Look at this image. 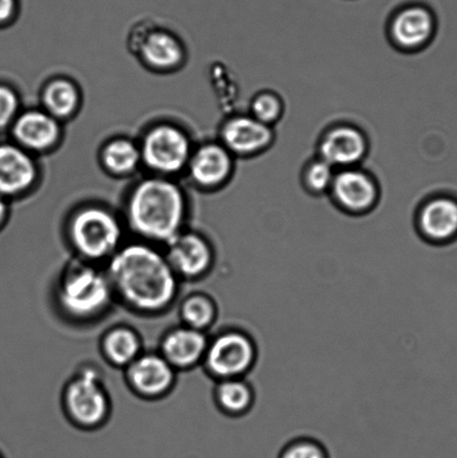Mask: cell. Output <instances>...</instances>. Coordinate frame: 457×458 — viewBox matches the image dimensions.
Instances as JSON below:
<instances>
[{"label": "cell", "instance_id": "8fae6325", "mask_svg": "<svg viewBox=\"0 0 457 458\" xmlns=\"http://www.w3.org/2000/svg\"><path fill=\"white\" fill-rule=\"evenodd\" d=\"M275 141V128L259 123L249 112L233 115L222 125V145L239 158L261 156L270 149Z\"/></svg>", "mask_w": 457, "mask_h": 458}, {"label": "cell", "instance_id": "9c48e42d", "mask_svg": "<svg viewBox=\"0 0 457 458\" xmlns=\"http://www.w3.org/2000/svg\"><path fill=\"white\" fill-rule=\"evenodd\" d=\"M140 152L148 167L155 172L173 174L190 161V143L181 130L163 124L148 132Z\"/></svg>", "mask_w": 457, "mask_h": 458}, {"label": "cell", "instance_id": "4316f807", "mask_svg": "<svg viewBox=\"0 0 457 458\" xmlns=\"http://www.w3.org/2000/svg\"><path fill=\"white\" fill-rule=\"evenodd\" d=\"M279 458H330L328 451L317 439H293L282 448Z\"/></svg>", "mask_w": 457, "mask_h": 458}, {"label": "cell", "instance_id": "7c38bea8", "mask_svg": "<svg viewBox=\"0 0 457 458\" xmlns=\"http://www.w3.org/2000/svg\"><path fill=\"white\" fill-rule=\"evenodd\" d=\"M165 256L178 277L197 280L214 263V250L206 238L196 233H181L167 244Z\"/></svg>", "mask_w": 457, "mask_h": 458}, {"label": "cell", "instance_id": "7402d4cb", "mask_svg": "<svg viewBox=\"0 0 457 458\" xmlns=\"http://www.w3.org/2000/svg\"><path fill=\"white\" fill-rule=\"evenodd\" d=\"M43 102L47 114L54 118H67L78 106V89L67 80H55L45 89Z\"/></svg>", "mask_w": 457, "mask_h": 458}, {"label": "cell", "instance_id": "9a60e30c", "mask_svg": "<svg viewBox=\"0 0 457 458\" xmlns=\"http://www.w3.org/2000/svg\"><path fill=\"white\" fill-rule=\"evenodd\" d=\"M234 158L221 142L206 143L190 157L191 177L199 186L208 190L222 187L234 172Z\"/></svg>", "mask_w": 457, "mask_h": 458}, {"label": "cell", "instance_id": "e0dca14e", "mask_svg": "<svg viewBox=\"0 0 457 458\" xmlns=\"http://www.w3.org/2000/svg\"><path fill=\"white\" fill-rule=\"evenodd\" d=\"M36 167L24 148L0 142V196H16L35 182Z\"/></svg>", "mask_w": 457, "mask_h": 458}, {"label": "cell", "instance_id": "277c9868", "mask_svg": "<svg viewBox=\"0 0 457 458\" xmlns=\"http://www.w3.org/2000/svg\"><path fill=\"white\" fill-rule=\"evenodd\" d=\"M70 240L80 259L97 264L109 260L123 246V228L114 215L107 210L84 208L72 218Z\"/></svg>", "mask_w": 457, "mask_h": 458}, {"label": "cell", "instance_id": "4dcf8cb0", "mask_svg": "<svg viewBox=\"0 0 457 458\" xmlns=\"http://www.w3.org/2000/svg\"><path fill=\"white\" fill-rule=\"evenodd\" d=\"M0 458H4V457L2 456V454H0Z\"/></svg>", "mask_w": 457, "mask_h": 458}, {"label": "cell", "instance_id": "ac0fdd59", "mask_svg": "<svg viewBox=\"0 0 457 458\" xmlns=\"http://www.w3.org/2000/svg\"><path fill=\"white\" fill-rule=\"evenodd\" d=\"M13 136L21 148L42 151L56 142L60 127L57 120L47 112L29 111L13 121Z\"/></svg>", "mask_w": 457, "mask_h": 458}, {"label": "cell", "instance_id": "4fadbf2b", "mask_svg": "<svg viewBox=\"0 0 457 458\" xmlns=\"http://www.w3.org/2000/svg\"><path fill=\"white\" fill-rule=\"evenodd\" d=\"M416 227L424 241L434 245L457 240V199L441 195L425 200L416 215Z\"/></svg>", "mask_w": 457, "mask_h": 458}, {"label": "cell", "instance_id": "d4e9b609", "mask_svg": "<svg viewBox=\"0 0 457 458\" xmlns=\"http://www.w3.org/2000/svg\"><path fill=\"white\" fill-rule=\"evenodd\" d=\"M284 98L272 89H262L250 98L249 114L268 127L275 128L284 118Z\"/></svg>", "mask_w": 457, "mask_h": 458}, {"label": "cell", "instance_id": "f1b7e54d", "mask_svg": "<svg viewBox=\"0 0 457 458\" xmlns=\"http://www.w3.org/2000/svg\"><path fill=\"white\" fill-rule=\"evenodd\" d=\"M16 11V0H0V25L12 20Z\"/></svg>", "mask_w": 457, "mask_h": 458}, {"label": "cell", "instance_id": "ba28073f", "mask_svg": "<svg viewBox=\"0 0 457 458\" xmlns=\"http://www.w3.org/2000/svg\"><path fill=\"white\" fill-rule=\"evenodd\" d=\"M369 139L356 124L339 123L330 125L317 141V157L335 170L360 167L369 154Z\"/></svg>", "mask_w": 457, "mask_h": 458}, {"label": "cell", "instance_id": "83f0119b", "mask_svg": "<svg viewBox=\"0 0 457 458\" xmlns=\"http://www.w3.org/2000/svg\"><path fill=\"white\" fill-rule=\"evenodd\" d=\"M20 107L17 94L6 84H0V131L16 120Z\"/></svg>", "mask_w": 457, "mask_h": 458}, {"label": "cell", "instance_id": "30bf717a", "mask_svg": "<svg viewBox=\"0 0 457 458\" xmlns=\"http://www.w3.org/2000/svg\"><path fill=\"white\" fill-rule=\"evenodd\" d=\"M436 33V18L431 9L410 4L400 9L388 25V38L393 47L404 53L422 51Z\"/></svg>", "mask_w": 457, "mask_h": 458}, {"label": "cell", "instance_id": "484cf974", "mask_svg": "<svg viewBox=\"0 0 457 458\" xmlns=\"http://www.w3.org/2000/svg\"><path fill=\"white\" fill-rule=\"evenodd\" d=\"M141 159V152L129 140H114L103 151V161L106 168L116 174H127L136 169Z\"/></svg>", "mask_w": 457, "mask_h": 458}, {"label": "cell", "instance_id": "52a82bcc", "mask_svg": "<svg viewBox=\"0 0 457 458\" xmlns=\"http://www.w3.org/2000/svg\"><path fill=\"white\" fill-rule=\"evenodd\" d=\"M343 213L364 216L377 208L380 187L373 174L360 167L337 170L328 194Z\"/></svg>", "mask_w": 457, "mask_h": 458}, {"label": "cell", "instance_id": "d6986e66", "mask_svg": "<svg viewBox=\"0 0 457 458\" xmlns=\"http://www.w3.org/2000/svg\"><path fill=\"white\" fill-rule=\"evenodd\" d=\"M102 352L111 365L128 368L140 356L141 341L130 327H115L103 336Z\"/></svg>", "mask_w": 457, "mask_h": 458}, {"label": "cell", "instance_id": "5b68a950", "mask_svg": "<svg viewBox=\"0 0 457 458\" xmlns=\"http://www.w3.org/2000/svg\"><path fill=\"white\" fill-rule=\"evenodd\" d=\"M67 415L83 429L100 428L110 414L111 403L101 377L93 368H83L65 387Z\"/></svg>", "mask_w": 457, "mask_h": 458}, {"label": "cell", "instance_id": "cb8c5ba5", "mask_svg": "<svg viewBox=\"0 0 457 458\" xmlns=\"http://www.w3.org/2000/svg\"><path fill=\"white\" fill-rule=\"evenodd\" d=\"M335 170L320 157H315L304 164L301 172V183L303 190L313 197L328 195L333 186Z\"/></svg>", "mask_w": 457, "mask_h": 458}, {"label": "cell", "instance_id": "f546056e", "mask_svg": "<svg viewBox=\"0 0 457 458\" xmlns=\"http://www.w3.org/2000/svg\"><path fill=\"white\" fill-rule=\"evenodd\" d=\"M8 215V208L6 199L4 197L0 196V228L4 226V222H6Z\"/></svg>", "mask_w": 457, "mask_h": 458}, {"label": "cell", "instance_id": "5bb4252c", "mask_svg": "<svg viewBox=\"0 0 457 458\" xmlns=\"http://www.w3.org/2000/svg\"><path fill=\"white\" fill-rule=\"evenodd\" d=\"M128 383L133 392L149 399L170 392L176 379V369L158 353L140 354L127 368Z\"/></svg>", "mask_w": 457, "mask_h": 458}, {"label": "cell", "instance_id": "3957f363", "mask_svg": "<svg viewBox=\"0 0 457 458\" xmlns=\"http://www.w3.org/2000/svg\"><path fill=\"white\" fill-rule=\"evenodd\" d=\"M55 294L62 312L72 320L83 322L105 314L115 299L106 269L83 259L63 269Z\"/></svg>", "mask_w": 457, "mask_h": 458}, {"label": "cell", "instance_id": "7a4b0ae2", "mask_svg": "<svg viewBox=\"0 0 457 458\" xmlns=\"http://www.w3.org/2000/svg\"><path fill=\"white\" fill-rule=\"evenodd\" d=\"M128 219L148 242L169 244L182 233L185 200L173 182L161 178L142 182L129 200Z\"/></svg>", "mask_w": 457, "mask_h": 458}, {"label": "cell", "instance_id": "ffe728a7", "mask_svg": "<svg viewBox=\"0 0 457 458\" xmlns=\"http://www.w3.org/2000/svg\"><path fill=\"white\" fill-rule=\"evenodd\" d=\"M218 381L215 390V401L224 414L239 417L252 410L255 394L248 381L243 378Z\"/></svg>", "mask_w": 457, "mask_h": 458}, {"label": "cell", "instance_id": "603a6c76", "mask_svg": "<svg viewBox=\"0 0 457 458\" xmlns=\"http://www.w3.org/2000/svg\"><path fill=\"white\" fill-rule=\"evenodd\" d=\"M181 314L185 326L205 332L216 320V304L208 295L192 294L183 300Z\"/></svg>", "mask_w": 457, "mask_h": 458}, {"label": "cell", "instance_id": "6da1fadb", "mask_svg": "<svg viewBox=\"0 0 457 458\" xmlns=\"http://www.w3.org/2000/svg\"><path fill=\"white\" fill-rule=\"evenodd\" d=\"M106 271L115 298L138 313L159 314L177 298L179 277L167 256L150 242L121 246Z\"/></svg>", "mask_w": 457, "mask_h": 458}, {"label": "cell", "instance_id": "44dd1931", "mask_svg": "<svg viewBox=\"0 0 457 458\" xmlns=\"http://www.w3.org/2000/svg\"><path fill=\"white\" fill-rule=\"evenodd\" d=\"M142 55L152 66L168 69L182 61V51L173 35L156 31L143 43Z\"/></svg>", "mask_w": 457, "mask_h": 458}, {"label": "cell", "instance_id": "2e32d148", "mask_svg": "<svg viewBox=\"0 0 457 458\" xmlns=\"http://www.w3.org/2000/svg\"><path fill=\"white\" fill-rule=\"evenodd\" d=\"M208 344L204 331L183 326L165 335L160 354L174 369H190L204 361Z\"/></svg>", "mask_w": 457, "mask_h": 458}, {"label": "cell", "instance_id": "8992f818", "mask_svg": "<svg viewBox=\"0 0 457 458\" xmlns=\"http://www.w3.org/2000/svg\"><path fill=\"white\" fill-rule=\"evenodd\" d=\"M257 344L241 330L222 332L209 341L204 362L210 375L218 380L243 378L257 362Z\"/></svg>", "mask_w": 457, "mask_h": 458}]
</instances>
